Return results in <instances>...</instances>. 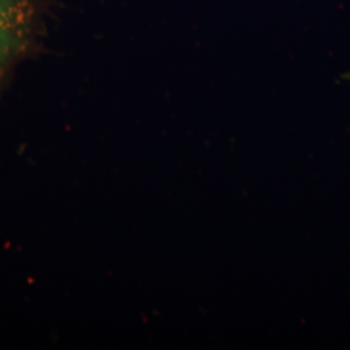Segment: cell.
Returning <instances> with one entry per match:
<instances>
[{
    "label": "cell",
    "instance_id": "6da1fadb",
    "mask_svg": "<svg viewBox=\"0 0 350 350\" xmlns=\"http://www.w3.org/2000/svg\"><path fill=\"white\" fill-rule=\"evenodd\" d=\"M37 24L33 0H0V83L30 49Z\"/></svg>",
    "mask_w": 350,
    "mask_h": 350
}]
</instances>
